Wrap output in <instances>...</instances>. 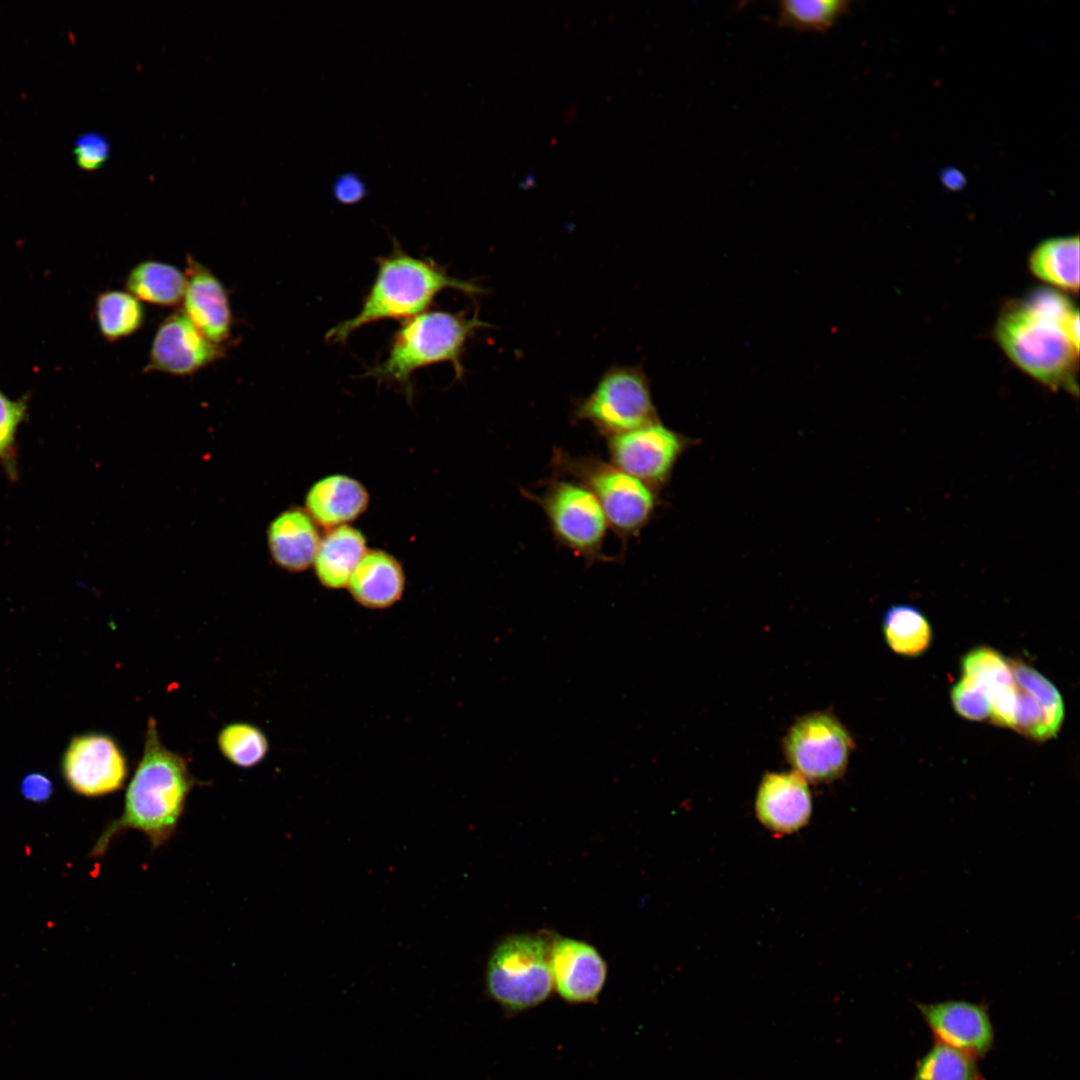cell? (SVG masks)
<instances>
[{"mask_svg": "<svg viewBox=\"0 0 1080 1080\" xmlns=\"http://www.w3.org/2000/svg\"><path fill=\"white\" fill-rule=\"evenodd\" d=\"M995 338L1023 372L1053 389L1078 393L1079 312L1053 289H1035L1008 303L995 326Z\"/></svg>", "mask_w": 1080, "mask_h": 1080, "instance_id": "1", "label": "cell"}, {"mask_svg": "<svg viewBox=\"0 0 1080 1080\" xmlns=\"http://www.w3.org/2000/svg\"><path fill=\"white\" fill-rule=\"evenodd\" d=\"M194 784L185 759L162 744L150 718L123 811L99 836L91 855L102 856L115 836L130 829L143 833L153 848L163 845L176 830Z\"/></svg>", "mask_w": 1080, "mask_h": 1080, "instance_id": "2", "label": "cell"}, {"mask_svg": "<svg viewBox=\"0 0 1080 1080\" xmlns=\"http://www.w3.org/2000/svg\"><path fill=\"white\" fill-rule=\"evenodd\" d=\"M454 289L478 295L483 288L448 274L433 260L414 257L399 247L377 260V273L359 312L326 334L341 343L357 329L387 319L411 318L427 309L438 293Z\"/></svg>", "mask_w": 1080, "mask_h": 1080, "instance_id": "3", "label": "cell"}, {"mask_svg": "<svg viewBox=\"0 0 1080 1080\" xmlns=\"http://www.w3.org/2000/svg\"><path fill=\"white\" fill-rule=\"evenodd\" d=\"M489 324L478 312L428 311L403 322L394 333L385 359L367 371L379 381L401 385L411 393V377L423 367L447 362L457 378L464 376L462 356L476 330Z\"/></svg>", "mask_w": 1080, "mask_h": 1080, "instance_id": "4", "label": "cell"}, {"mask_svg": "<svg viewBox=\"0 0 1080 1080\" xmlns=\"http://www.w3.org/2000/svg\"><path fill=\"white\" fill-rule=\"evenodd\" d=\"M554 476L570 477L585 486L599 502L610 529L623 545L648 525L656 508L655 491L596 455L552 451Z\"/></svg>", "mask_w": 1080, "mask_h": 1080, "instance_id": "5", "label": "cell"}, {"mask_svg": "<svg viewBox=\"0 0 1080 1080\" xmlns=\"http://www.w3.org/2000/svg\"><path fill=\"white\" fill-rule=\"evenodd\" d=\"M550 949L538 935L507 937L490 954L485 972L488 995L504 1010L521 1012L546 1001L553 989Z\"/></svg>", "mask_w": 1080, "mask_h": 1080, "instance_id": "6", "label": "cell"}, {"mask_svg": "<svg viewBox=\"0 0 1080 1080\" xmlns=\"http://www.w3.org/2000/svg\"><path fill=\"white\" fill-rule=\"evenodd\" d=\"M543 484L545 489L541 493L524 488L520 492L541 507L557 543L581 557L587 567L614 561L603 551L609 525L595 496L572 479L554 476Z\"/></svg>", "mask_w": 1080, "mask_h": 1080, "instance_id": "7", "label": "cell"}, {"mask_svg": "<svg viewBox=\"0 0 1080 1080\" xmlns=\"http://www.w3.org/2000/svg\"><path fill=\"white\" fill-rule=\"evenodd\" d=\"M573 418L589 423L605 438L659 421L647 377L636 366L609 368L593 391L577 402Z\"/></svg>", "mask_w": 1080, "mask_h": 1080, "instance_id": "8", "label": "cell"}, {"mask_svg": "<svg viewBox=\"0 0 1080 1080\" xmlns=\"http://www.w3.org/2000/svg\"><path fill=\"white\" fill-rule=\"evenodd\" d=\"M854 742L846 728L828 713L801 717L784 739L785 756L794 771L812 782H829L846 770Z\"/></svg>", "mask_w": 1080, "mask_h": 1080, "instance_id": "9", "label": "cell"}, {"mask_svg": "<svg viewBox=\"0 0 1080 1080\" xmlns=\"http://www.w3.org/2000/svg\"><path fill=\"white\" fill-rule=\"evenodd\" d=\"M607 439L613 465L654 491L670 478L687 440L659 421Z\"/></svg>", "mask_w": 1080, "mask_h": 1080, "instance_id": "10", "label": "cell"}, {"mask_svg": "<svg viewBox=\"0 0 1080 1080\" xmlns=\"http://www.w3.org/2000/svg\"><path fill=\"white\" fill-rule=\"evenodd\" d=\"M63 773L69 786L81 795L110 794L119 790L126 780V757L107 735H80L66 749Z\"/></svg>", "mask_w": 1080, "mask_h": 1080, "instance_id": "11", "label": "cell"}, {"mask_svg": "<svg viewBox=\"0 0 1080 1080\" xmlns=\"http://www.w3.org/2000/svg\"><path fill=\"white\" fill-rule=\"evenodd\" d=\"M224 345L206 338L182 309L169 314L159 325L144 372L190 376L223 357Z\"/></svg>", "mask_w": 1080, "mask_h": 1080, "instance_id": "12", "label": "cell"}, {"mask_svg": "<svg viewBox=\"0 0 1080 1080\" xmlns=\"http://www.w3.org/2000/svg\"><path fill=\"white\" fill-rule=\"evenodd\" d=\"M916 1007L936 1042L976 1059L985 1056L993 1047L994 1027L984 1003L946 1000L918 1003Z\"/></svg>", "mask_w": 1080, "mask_h": 1080, "instance_id": "13", "label": "cell"}, {"mask_svg": "<svg viewBox=\"0 0 1080 1080\" xmlns=\"http://www.w3.org/2000/svg\"><path fill=\"white\" fill-rule=\"evenodd\" d=\"M550 968L557 993L574 1004L597 1000L607 976V965L599 952L571 938H559L553 943Z\"/></svg>", "mask_w": 1080, "mask_h": 1080, "instance_id": "14", "label": "cell"}, {"mask_svg": "<svg viewBox=\"0 0 1080 1080\" xmlns=\"http://www.w3.org/2000/svg\"><path fill=\"white\" fill-rule=\"evenodd\" d=\"M186 289L182 310L210 341L223 345L231 335L233 315L222 282L193 256L186 257Z\"/></svg>", "mask_w": 1080, "mask_h": 1080, "instance_id": "15", "label": "cell"}, {"mask_svg": "<svg viewBox=\"0 0 1080 1080\" xmlns=\"http://www.w3.org/2000/svg\"><path fill=\"white\" fill-rule=\"evenodd\" d=\"M755 810L759 821L777 835L798 831L812 812L806 779L796 771L767 773L757 792Z\"/></svg>", "mask_w": 1080, "mask_h": 1080, "instance_id": "16", "label": "cell"}, {"mask_svg": "<svg viewBox=\"0 0 1080 1080\" xmlns=\"http://www.w3.org/2000/svg\"><path fill=\"white\" fill-rule=\"evenodd\" d=\"M369 494L365 486L347 475L333 474L315 482L305 499V510L326 529L348 525L365 512Z\"/></svg>", "mask_w": 1080, "mask_h": 1080, "instance_id": "17", "label": "cell"}, {"mask_svg": "<svg viewBox=\"0 0 1080 1080\" xmlns=\"http://www.w3.org/2000/svg\"><path fill=\"white\" fill-rule=\"evenodd\" d=\"M347 588L359 605L369 609H386L403 595L404 570L400 562L386 551L368 549Z\"/></svg>", "mask_w": 1080, "mask_h": 1080, "instance_id": "18", "label": "cell"}, {"mask_svg": "<svg viewBox=\"0 0 1080 1080\" xmlns=\"http://www.w3.org/2000/svg\"><path fill=\"white\" fill-rule=\"evenodd\" d=\"M321 540L318 525L306 510L292 508L282 512L268 530V545L274 562L291 572L313 565Z\"/></svg>", "mask_w": 1080, "mask_h": 1080, "instance_id": "19", "label": "cell"}, {"mask_svg": "<svg viewBox=\"0 0 1080 1080\" xmlns=\"http://www.w3.org/2000/svg\"><path fill=\"white\" fill-rule=\"evenodd\" d=\"M366 551L365 537L358 529L349 524L328 529L313 562L319 582L329 589L347 587Z\"/></svg>", "mask_w": 1080, "mask_h": 1080, "instance_id": "20", "label": "cell"}, {"mask_svg": "<svg viewBox=\"0 0 1080 1080\" xmlns=\"http://www.w3.org/2000/svg\"><path fill=\"white\" fill-rule=\"evenodd\" d=\"M1031 273L1068 293L1079 290V237L1062 236L1039 243L1029 257Z\"/></svg>", "mask_w": 1080, "mask_h": 1080, "instance_id": "21", "label": "cell"}, {"mask_svg": "<svg viewBox=\"0 0 1080 1080\" xmlns=\"http://www.w3.org/2000/svg\"><path fill=\"white\" fill-rule=\"evenodd\" d=\"M125 286L139 301L158 306H174L183 300L186 275L171 264L145 260L129 271Z\"/></svg>", "mask_w": 1080, "mask_h": 1080, "instance_id": "22", "label": "cell"}, {"mask_svg": "<svg viewBox=\"0 0 1080 1080\" xmlns=\"http://www.w3.org/2000/svg\"><path fill=\"white\" fill-rule=\"evenodd\" d=\"M94 314L101 335L109 342L131 336L145 320L141 301L121 290L101 292L95 301Z\"/></svg>", "mask_w": 1080, "mask_h": 1080, "instance_id": "23", "label": "cell"}, {"mask_svg": "<svg viewBox=\"0 0 1080 1080\" xmlns=\"http://www.w3.org/2000/svg\"><path fill=\"white\" fill-rule=\"evenodd\" d=\"M883 633L889 647L904 656L925 652L932 640V629L925 615L915 606L897 604L883 618Z\"/></svg>", "mask_w": 1080, "mask_h": 1080, "instance_id": "24", "label": "cell"}, {"mask_svg": "<svg viewBox=\"0 0 1080 1080\" xmlns=\"http://www.w3.org/2000/svg\"><path fill=\"white\" fill-rule=\"evenodd\" d=\"M843 0H786L778 3L777 25L801 32H825L843 16Z\"/></svg>", "mask_w": 1080, "mask_h": 1080, "instance_id": "25", "label": "cell"}, {"mask_svg": "<svg viewBox=\"0 0 1080 1080\" xmlns=\"http://www.w3.org/2000/svg\"><path fill=\"white\" fill-rule=\"evenodd\" d=\"M913 1080H983L973 1056L935 1042L918 1060Z\"/></svg>", "mask_w": 1080, "mask_h": 1080, "instance_id": "26", "label": "cell"}, {"mask_svg": "<svg viewBox=\"0 0 1080 1080\" xmlns=\"http://www.w3.org/2000/svg\"><path fill=\"white\" fill-rule=\"evenodd\" d=\"M218 747L223 756L234 765L249 768L261 762L268 752V740L256 726L235 722L225 726L219 733Z\"/></svg>", "mask_w": 1080, "mask_h": 1080, "instance_id": "27", "label": "cell"}, {"mask_svg": "<svg viewBox=\"0 0 1080 1080\" xmlns=\"http://www.w3.org/2000/svg\"><path fill=\"white\" fill-rule=\"evenodd\" d=\"M961 667L963 676L981 684L990 700L993 695L1015 685L1008 659L992 648L978 647L969 651L962 658Z\"/></svg>", "mask_w": 1080, "mask_h": 1080, "instance_id": "28", "label": "cell"}, {"mask_svg": "<svg viewBox=\"0 0 1080 1080\" xmlns=\"http://www.w3.org/2000/svg\"><path fill=\"white\" fill-rule=\"evenodd\" d=\"M1015 684L1031 694L1044 708L1055 734L1064 719V703L1057 688L1033 667L1018 659H1008Z\"/></svg>", "mask_w": 1080, "mask_h": 1080, "instance_id": "29", "label": "cell"}, {"mask_svg": "<svg viewBox=\"0 0 1080 1080\" xmlns=\"http://www.w3.org/2000/svg\"><path fill=\"white\" fill-rule=\"evenodd\" d=\"M27 407L26 397L13 400L0 390V464L11 479L17 475L16 434Z\"/></svg>", "mask_w": 1080, "mask_h": 1080, "instance_id": "30", "label": "cell"}, {"mask_svg": "<svg viewBox=\"0 0 1080 1080\" xmlns=\"http://www.w3.org/2000/svg\"><path fill=\"white\" fill-rule=\"evenodd\" d=\"M1012 728L1020 734L1037 741H1044L1056 735L1051 729L1047 714L1039 701L1017 685L1016 709Z\"/></svg>", "mask_w": 1080, "mask_h": 1080, "instance_id": "31", "label": "cell"}, {"mask_svg": "<svg viewBox=\"0 0 1080 1080\" xmlns=\"http://www.w3.org/2000/svg\"><path fill=\"white\" fill-rule=\"evenodd\" d=\"M952 704L962 717L981 721L990 717L991 704L987 690L975 680L962 676L951 691Z\"/></svg>", "mask_w": 1080, "mask_h": 1080, "instance_id": "32", "label": "cell"}, {"mask_svg": "<svg viewBox=\"0 0 1080 1080\" xmlns=\"http://www.w3.org/2000/svg\"><path fill=\"white\" fill-rule=\"evenodd\" d=\"M111 146L108 139L99 133L88 132L80 135L74 143V156L78 166L86 171L101 168L109 159Z\"/></svg>", "mask_w": 1080, "mask_h": 1080, "instance_id": "33", "label": "cell"}, {"mask_svg": "<svg viewBox=\"0 0 1080 1080\" xmlns=\"http://www.w3.org/2000/svg\"><path fill=\"white\" fill-rule=\"evenodd\" d=\"M332 193L338 202L351 205L358 203L366 196L367 188L357 174L344 173L335 178Z\"/></svg>", "mask_w": 1080, "mask_h": 1080, "instance_id": "34", "label": "cell"}, {"mask_svg": "<svg viewBox=\"0 0 1080 1080\" xmlns=\"http://www.w3.org/2000/svg\"><path fill=\"white\" fill-rule=\"evenodd\" d=\"M20 789L26 799L43 802L51 796L53 785L47 776L40 773H31L23 778Z\"/></svg>", "mask_w": 1080, "mask_h": 1080, "instance_id": "35", "label": "cell"}, {"mask_svg": "<svg viewBox=\"0 0 1080 1080\" xmlns=\"http://www.w3.org/2000/svg\"><path fill=\"white\" fill-rule=\"evenodd\" d=\"M940 180L943 186L950 191H959L967 183L965 175L954 167L944 168L940 173Z\"/></svg>", "mask_w": 1080, "mask_h": 1080, "instance_id": "36", "label": "cell"}]
</instances>
